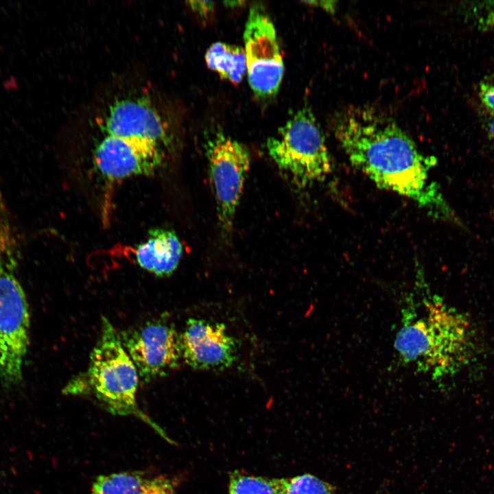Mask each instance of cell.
<instances>
[{"instance_id":"3","label":"cell","mask_w":494,"mask_h":494,"mask_svg":"<svg viewBox=\"0 0 494 494\" xmlns=\"http://www.w3.org/2000/svg\"><path fill=\"white\" fill-rule=\"evenodd\" d=\"M101 138L93 158L109 179L153 174L163 163L170 141L167 122L143 97L117 99L99 120Z\"/></svg>"},{"instance_id":"5","label":"cell","mask_w":494,"mask_h":494,"mask_svg":"<svg viewBox=\"0 0 494 494\" xmlns=\"http://www.w3.org/2000/svg\"><path fill=\"white\" fill-rule=\"evenodd\" d=\"M19 247L8 210L0 209V381L6 387L21 381L30 344L29 305L16 274Z\"/></svg>"},{"instance_id":"17","label":"cell","mask_w":494,"mask_h":494,"mask_svg":"<svg viewBox=\"0 0 494 494\" xmlns=\"http://www.w3.org/2000/svg\"><path fill=\"white\" fill-rule=\"evenodd\" d=\"M187 3L192 11L204 18L210 16L215 7L214 2L211 1H189Z\"/></svg>"},{"instance_id":"21","label":"cell","mask_w":494,"mask_h":494,"mask_svg":"<svg viewBox=\"0 0 494 494\" xmlns=\"http://www.w3.org/2000/svg\"><path fill=\"white\" fill-rule=\"evenodd\" d=\"M489 131L490 133L494 137V117L491 121V123L489 124Z\"/></svg>"},{"instance_id":"4","label":"cell","mask_w":494,"mask_h":494,"mask_svg":"<svg viewBox=\"0 0 494 494\" xmlns=\"http://www.w3.org/2000/svg\"><path fill=\"white\" fill-rule=\"evenodd\" d=\"M139 382L137 370L119 334L103 317L100 336L91 353L86 370L71 379L62 392L91 398L115 415L137 416L168 440L163 430L139 408L136 395Z\"/></svg>"},{"instance_id":"12","label":"cell","mask_w":494,"mask_h":494,"mask_svg":"<svg viewBox=\"0 0 494 494\" xmlns=\"http://www.w3.org/2000/svg\"><path fill=\"white\" fill-rule=\"evenodd\" d=\"M207 66L220 77L233 83H239L246 73L244 47L223 42L213 43L205 54Z\"/></svg>"},{"instance_id":"19","label":"cell","mask_w":494,"mask_h":494,"mask_svg":"<svg viewBox=\"0 0 494 494\" xmlns=\"http://www.w3.org/2000/svg\"><path fill=\"white\" fill-rule=\"evenodd\" d=\"M304 2L307 4L320 8L330 13H334L337 7L336 1H305Z\"/></svg>"},{"instance_id":"8","label":"cell","mask_w":494,"mask_h":494,"mask_svg":"<svg viewBox=\"0 0 494 494\" xmlns=\"http://www.w3.org/2000/svg\"><path fill=\"white\" fill-rule=\"evenodd\" d=\"M119 336L141 384L165 376L179 366V334L165 315L132 327Z\"/></svg>"},{"instance_id":"2","label":"cell","mask_w":494,"mask_h":494,"mask_svg":"<svg viewBox=\"0 0 494 494\" xmlns=\"http://www.w3.org/2000/svg\"><path fill=\"white\" fill-rule=\"evenodd\" d=\"M416 274L414 292L401 307L394 347L401 362L439 381L472 362L476 331L465 314L432 294L423 274Z\"/></svg>"},{"instance_id":"7","label":"cell","mask_w":494,"mask_h":494,"mask_svg":"<svg viewBox=\"0 0 494 494\" xmlns=\"http://www.w3.org/2000/svg\"><path fill=\"white\" fill-rule=\"evenodd\" d=\"M205 150L219 226L226 237L233 230L250 168V154L243 144L220 131L209 137Z\"/></svg>"},{"instance_id":"10","label":"cell","mask_w":494,"mask_h":494,"mask_svg":"<svg viewBox=\"0 0 494 494\" xmlns=\"http://www.w3.org/2000/svg\"><path fill=\"white\" fill-rule=\"evenodd\" d=\"M179 342L182 359L195 369L222 370L236 360L237 340L222 323L189 318Z\"/></svg>"},{"instance_id":"9","label":"cell","mask_w":494,"mask_h":494,"mask_svg":"<svg viewBox=\"0 0 494 494\" xmlns=\"http://www.w3.org/2000/svg\"><path fill=\"white\" fill-rule=\"evenodd\" d=\"M244 42L251 89L259 98L274 97L283 78L284 63L273 22L258 5L249 10Z\"/></svg>"},{"instance_id":"11","label":"cell","mask_w":494,"mask_h":494,"mask_svg":"<svg viewBox=\"0 0 494 494\" xmlns=\"http://www.w3.org/2000/svg\"><path fill=\"white\" fill-rule=\"evenodd\" d=\"M183 255L182 244L174 232L154 229L148 239L140 244L135 256L138 264L158 277L172 274L178 267Z\"/></svg>"},{"instance_id":"18","label":"cell","mask_w":494,"mask_h":494,"mask_svg":"<svg viewBox=\"0 0 494 494\" xmlns=\"http://www.w3.org/2000/svg\"><path fill=\"white\" fill-rule=\"evenodd\" d=\"M480 95L484 104L494 112V84H482Z\"/></svg>"},{"instance_id":"20","label":"cell","mask_w":494,"mask_h":494,"mask_svg":"<svg viewBox=\"0 0 494 494\" xmlns=\"http://www.w3.org/2000/svg\"><path fill=\"white\" fill-rule=\"evenodd\" d=\"M243 3H244V1H225L224 4L227 6L235 7V6L241 5Z\"/></svg>"},{"instance_id":"13","label":"cell","mask_w":494,"mask_h":494,"mask_svg":"<svg viewBox=\"0 0 494 494\" xmlns=\"http://www.w3.org/2000/svg\"><path fill=\"white\" fill-rule=\"evenodd\" d=\"M150 479L139 471L99 475L92 484L91 494H145Z\"/></svg>"},{"instance_id":"6","label":"cell","mask_w":494,"mask_h":494,"mask_svg":"<svg viewBox=\"0 0 494 494\" xmlns=\"http://www.w3.org/2000/svg\"><path fill=\"white\" fill-rule=\"evenodd\" d=\"M277 166L305 187L325 180L332 170L322 130L308 107L294 113L266 142Z\"/></svg>"},{"instance_id":"1","label":"cell","mask_w":494,"mask_h":494,"mask_svg":"<svg viewBox=\"0 0 494 494\" xmlns=\"http://www.w3.org/2000/svg\"><path fill=\"white\" fill-rule=\"evenodd\" d=\"M333 131L351 165L378 187L410 200L434 217L455 221L423 154L397 122L370 106H349L334 116Z\"/></svg>"},{"instance_id":"16","label":"cell","mask_w":494,"mask_h":494,"mask_svg":"<svg viewBox=\"0 0 494 494\" xmlns=\"http://www.w3.org/2000/svg\"><path fill=\"white\" fill-rule=\"evenodd\" d=\"M174 482L164 476L150 479L145 494H175Z\"/></svg>"},{"instance_id":"15","label":"cell","mask_w":494,"mask_h":494,"mask_svg":"<svg viewBox=\"0 0 494 494\" xmlns=\"http://www.w3.org/2000/svg\"><path fill=\"white\" fill-rule=\"evenodd\" d=\"M228 494H274L270 479L234 472L230 477Z\"/></svg>"},{"instance_id":"14","label":"cell","mask_w":494,"mask_h":494,"mask_svg":"<svg viewBox=\"0 0 494 494\" xmlns=\"http://www.w3.org/2000/svg\"><path fill=\"white\" fill-rule=\"evenodd\" d=\"M270 480L274 494H335L330 484L310 474Z\"/></svg>"}]
</instances>
